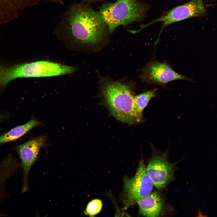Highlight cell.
I'll return each instance as SVG.
<instances>
[{"mask_svg": "<svg viewBox=\"0 0 217 217\" xmlns=\"http://www.w3.org/2000/svg\"><path fill=\"white\" fill-rule=\"evenodd\" d=\"M61 27L76 42L93 45L102 42L109 33L99 12L84 3L71 5L66 13Z\"/></svg>", "mask_w": 217, "mask_h": 217, "instance_id": "cell-1", "label": "cell"}, {"mask_svg": "<svg viewBox=\"0 0 217 217\" xmlns=\"http://www.w3.org/2000/svg\"><path fill=\"white\" fill-rule=\"evenodd\" d=\"M101 89V103L111 115L129 124L140 123L135 109V96L130 87L118 82L105 81Z\"/></svg>", "mask_w": 217, "mask_h": 217, "instance_id": "cell-2", "label": "cell"}, {"mask_svg": "<svg viewBox=\"0 0 217 217\" xmlns=\"http://www.w3.org/2000/svg\"><path fill=\"white\" fill-rule=\"evenodd\" d=\"M147 5L140 0H117L103 5L99 13L111 33L118 26L140 21L145 17Z\"/></svg>", "mask_w": 217, "mask_h": 217, "instance_id": "cell-3", "label": "cell"}, {"mask_svg": "<svg viewBox=\"0 0 217 217\" xmlns=\"http://www.w3.org/2000/svg\"><path fill=\"white\" fill-rule=\"evenodd\" d=\"M124 183L122 200L124 209L137 203L140 199L151 192L154 185L147 173L143 159L134 176L131 178H125Z\"/></svg>", "mask_w": 217, "mask_h": 217, "instance_id": "cell-4", "label": "cell"}, {"mask_svg": "<svg viewBox=\"0 0 217 217\" xmlns=\"http://www.w3.org/2000/svg\"><path fill=\"white\" fill-rule=\"evenodd\" d=\"M47 139L46 135L32 138L14 149L19 156L22 169V193L29 190L28 176L30 170L38 160L39 150L43 147Z\"/></svg>", "mask_w": 217, "mask_h": 217, "instance_id": "cell-5", "label": "cell"}, {"mask_svg": "<svg viewBox=\"0 0 217 217\" xmlns=\"http://www.w3.org/2000/svg\"><path fill=\"white\" fill-rule=\"evenodd\" d=\"M206 13L203 0H191L165 13L160 17L142 27V28L156 22H161L162 25L160 35L165 27L172 23L191 17H200Z\"/></svg>", "mask_w": 217, "mask_h": 217, "instance_id": "cell-6", "label": "cell"}, {"mask_svg": "<svg viewBox=\"0 0 217 217\" xmlns=\"http://www.w3.org/2000/svg\"><path fill=\"white\" fill-rule=\"evenodd\" d=\"M166 152L154 154L146 168L153 185L158 189L165 187L173 179L175 164L168 160Z\"/></svg>", "mask_w": 217, "mask_h": 217, "instance_id": "cell-7", "label": "cell"}, {"mask_svg": "<svg viewBox=\"0 0 217 217\" xmlns=\"http://www.w3.org/2000/svg\"><path fill=\"white\" fill-rule=\"evenodd\" d=\"M140 78L142 82L164 85L170 81L178 80H191L174 71L168 64L157 61L148 63L143 68Z\"/></svg>", "mask_w": 217, "mask_h": 217, "instance_id": "cell-8", "label": "cell"}, {"mask_svg": "<svg viewBox=\"0 0 217 217\" xmlns=\"http://www.w3.org/2000/svg\"><path fill=\"white\" fill-rule=\"evenodd\" d=\"M137 203L140 214L146 217H157L161 212L163 200L159 193L155 191L140 199Z\"/></svg>", "mask_w": 217, "mask_h": 217, "instance_id": "cell-9", "label": "cell"}, {"mask_svg": "<svg viewBox=\"0 0 217 217\" xmlns=\"http://www.w3.org/2000/svg\"><path fill=\"white\" fill-rule=\"evenodd\" d=\"M48 0H0V20L10 19L28 6Z\"/></svg>", "mask_w": 217, "mask_h": 217, "instance_id": "cell-10", "label": "cell"}, {"mask_svg": "<svg viewBox=\"0 0 217 217\" xmlns=\"http://www.w3.org/2000/svg\"><path fill=\"white\" fill-rule=\"evenodd\" d=\"M40 123L38 121L33 119L24 124L14 128L0 136V145L18 139Z\"/></svg>", "mask_w": 217, "mask_h": 217, "instance_id": "cell-11", "label": "cell"}, {"mask_svg": "<svg viewBox=\"0 0 217 217\" xmlns=\"http://www.w3.org/2000/svg\"><path fill=\"white\" fill-rule=\"evenodd\" d=\"M157 89L151 90L139 94L134 97L136 112L140 122L143 121V113L151 99L155 97Z\"/></svg>", "mask_w": 217, "mask_h": 217, "instance_id": "cell-12", "label": "cell"}, {"mask_svg": "<svg viewBox=\"0 0 217 217\" xmlns=\"http://www.w3.org/2000/svg\"><path fill=\"white\" fill-rule=\"evenodd\" d=\"M102 207V203L100 200L97 199L93 200L88 204L84 213L85 214L93 216L101 211Z\"/></svg>", "mask_w": 217, "mask_h": 217, "instance_id": "cell-13", "label": "cell"}, {"mask_svg": "<svg viewBox=\"0 0 217 217\" xmlns=\"http://www.w3.org/2000/svg\"><path fill=\"white\" fill-rule=\"evenodd\" d=\"M10 117V114L7 112L0 111V124L7 120Z\"/></svg>", "mask_w": 217, "mask_h": 217, "instance_id": "cell-14", "label": "cell"}, {"mask_svg": "<svg viewBox=\"0 0 217 217\" xmlns=\"http://www.w3.org/2000/svg\"><path fill=\"white\" fill-rule=\"evenodd\" d=\"M84 2H96L99 1H101L103 0H83Z\"/></svg>", "mask_w": 217, "mask_h": 217, "instance_id": "cell-15", "label": "cell"}]
</instances>
